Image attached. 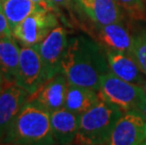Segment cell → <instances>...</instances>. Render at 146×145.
<instances>
[{
  "instance_id": "cell-1",
  "label": "cell",
  "mask_w": 146,
  "mask_h": 145,
  "mask_svg": "<svg viewBox=\"0 0 146 145\" xmlns=\"http://www.w3.org/2000/svg\"><path fill=\"white\" fill-rule=\"evenodd\" d=\"M110 71L105 48L84 35L70 37L61 60L60 73L67 81L97 91L102 77Z\"/></svg>"
},
{
  "instance_id": "cell-2",
  "label": "cell",
  "mask_w": 146,
  "mask_h": 145,
  "mask_svg": "<svg viewBox=\"0 0 146 145\" xmlns=\"http://www.w3.org/2000/svg\"><path fill=\"white\" fill-rule=\"evenodd\" d=\"M11 144H54L50 112L38 102L29 99L12 121L1 141Z\"/></svg>"
},
{
  "instance_id": "cell-3",
  "label": "cell",
  "mask_w": 146,
  "mask_h": 145,
  "mask_svg": "<svg viewBox=\"0 0 146 145\" xmlns=\"http://www.w3.org/2000/svg\"><path fill=\"white\" fill-rule=\"evenodd\" d=\"M123 111L114 105L100 100L79 115L78 130L74 143L86 145L107 144L110 136Z\"/></svg>"
},
{
  "instance_id": "cell-4",
  "label": "cell",
  "mask_w": 146,
  "mask_h": 145,
  "mask_svg": "<svg viewBox=\"0 0 146 145\" xmlns=\"http://www.w3.org/2000/svg\"><path fill=\"white\" fill-rule=\"evenodd\" d=\"M98 94L101 100L114 105L123 112L138 111L146 98L141 85L125 81L111 72L102 77Z\"/></svg>"
},
{
  "instance_id": "cell-5",
  "label": "cell",
  "mask_w": 146,
  "mask_h": 145,
  "mask_svg": "<svg viewBox=\"0 0 146 145\" xmlns=\"http://www.w3.org/2000/svg\"><path fill=\"white\" fill-rule=\"evenodd\" d=\"M58 26L55 11L41 9L18 24L12 29V36L22 46H34L42 42Z\"/></svg>"
},
{
  "instance_id": "cell-6",
  "label": "cell",
  "mask_w": 146,
  "mask_h": 145,
  "mask_svg": "<svg viewBox=\"0 0 146 145\" xmlns=\"http://www.w3.org/2000/svg\"><path fill=\"white\" fill-rule=\"evenodd\" d=\"M47 80L44 66L37 48L35 46H22L15 83L32 94Z\"/></svg>"
},
{
  "instance_id": "cell-7",
  "label": "cell",
  "mask_w": 146,
  "mask_h": 145,
  "mask_svg": "<svg viewBox=\"0 0 146 145\" xmlns=\"http://www.w3.org/2000/svg\"><path fill=\"white\" fill-rule=\"evenodd\" d=\"M108 145H146V120L139 111L123 113L108 140Z\"/></svg>"
},
{
  "instance_id": "cell-8",
  "label": "cell",
  "mask_w": 146,
  "mask_h": 145,
  "mask_svg": "<svg viewBox=\"0 0 146 145\" xmlns=\"http://www.w3.org/2000/svg\"><path fill=\"white\" fill-rule=\"evenodd\" d=\"M68 35L63 26H58L40 44L34 45L38 50L48 80L60 73L61 60L68 44Z\"/></svg>"
},
{
  "instance_id": "cell-9",
  "label": "cell",
  "mask_w": 146,
  "mask_h": 145,
  "mask_svg": "<svg viewBox=\"0 0 146 145\" xmlns=\"http://www.w3.org/2000/svg\"><path fill=\"white\" fill-rule=\"evenodd\" d=\"M29 93L14 82H6L0 89V142L21 107L29 99Z\"/></svg>"
},
{
  "instance_id": "cell-10",
  "label": "cell",
  "mask_w": 146,
  "mask_h": 145,
  "mask_svg": "<svg viewBox=\"0 0 146 145\" xmlns=\"http://www.w3.org/2000/svg\"><path fill=\"white\" fill-rule=\"evenodd\" d=\"M67 78L61 73H58L47 80L38 91L29 95V99L38 102L49 112L64 107L67 91Z\"/></svg>"
},
{
  "instance_id": "cell-11",
  "label": "cell",
  "mask_w": 146,
  "mask_h": 145,
  "mask_svg": "<svg viewBox=\"0 0 146 145\" xmlns=\"http://www.w3.org/2000/svg\"><path fill=\"white\" fill-rule=\"evenodd\" d=\"M95 31L98 42L104 48L132 56L133 36L122 22L108 24H95Z\"/></svg>"
},
{
  "instance_id": "cell-12",
  "label": "cell",
  "mask_w": 146,
  "mask_h": 145,
  "mask_svg": "<svg viewBox=\"0 0 146 145\" xmlns=\"http://www.w3.org/2000/svg\"><path fill=\"white\" fill-rule=\"evenodd\" d=\"M105 52L110 71L113 75L138 85H142L146 81V75L132 56L107 48Z\"/></svg>"
},
{
  "instance_id": "cell-13",
  "label": "cell",
  "mask_w": 146,
  "mask_h": 145,
  "mask_svg": "<svg viewBox=\"0 0 146 145\" xmlns=\"http://www.w3.org/2000/svg\"><path fill=\"white\" fill-rule=\"evenodd\" d=\"M77 5L96 24L123 22V10L116 0H80Z\"/></svg>"
},
{
  "instance_id": "cell-14",
  "label": "cell",
  "mask_w": 146,
  "mask_h": 145,
  "mask_svg": "<svg viewBox=\"0 0 146 145\" xmlns=\"http://www.w3.org/2000/svg\"><path fill=\"white\" fill-rule=\"evenodd\" d=\"M79 116L65 107L50 113L51 132L55 142L71 144L74 142L78 130Z\"/></svg>"
},
{
  "instance_id": "cell-15",
  "label": "cell",
  "mask_w": 146,
  "mask_h": 145,
  "mask_svg": "<svg viewBox=\"0 0 146 145\" xmlns=\"http://www.w3.org/2000/svg\"><path fill=\"white\" fill-rule=\"evenodd\" d=\"M101 100L97 91L68 82L64 107L76 115H81Z\"/></svg>"
},
{
  "instance_id": "cell-16",
  "label": "cell",
  "mask_w": 146,
  "mask_h": 145,
  "mask_svg": "<svg viewBox=\"0 0 146 145\" xmlns=\"http://www.w3.org/2000/svg\"><path fill=\"white\" fill-rule=\"evenodd\" d=\"M21 48L13 36L0 39V73L6 81L14 82L20 61Z\"/></svg>"
},
{
  "instance_id": "cell-17",
  "label": "cell",
  "mask_w": 146,
  "mask_h": 145,
  "mask_svg": "<svg viewBox=\"0 0 146 145\" xmlns=\"http://www.w3.org/2000/svg\"><path fill=\"white\" fill-rule=\"evenodd\" d=\"M0 2L11 31L29 15L42 9L31 0H0Z\"/></svg>"
},
{
  "instance_id": "cell-18",
  "label": "cell",
  "mask_w": 146,
  "mask_h": 145,
  "mask_svg": "<svg viewBox=\"0 0 146 145\" xmlns=\"http://www.w3.org/2000/svg\"><path fill=\"white\" fill-rule=\"evenodd\" d=\"M132 57L146 75V31L144 30L133 36Z\"/></svg>"
},
{
  "instance_id": "cell-19",
  "label": "cell",
  "mask_w": 146,
  "mask_h": 145,
  "mask_svg": "<svg viewBox=\"0 0 146 145\" xmlns=\"http://www.w3.org/2000/svg\"><path fill=\"white\" fill-rule=\"evenodd\" d=\"M123 12L132 19L146 20V5L144 0H116Z\"/></svg>"
},
{
  "instance_id": "cell-20",
  "label": "cell",
  "mask_w": 146,
  "mask_h": 145,
  "mask_svg": "<svg viewBox=\"0 0 146 145\" xmlns=\"http://www.w3.org/2000/svg\"><path fill=\"white\" fill-rule=\"evenodd\" d=\"M11 35H12V31L10 27V24L8 23L7 18H6L4 14V11H3L1 2H0V39Z\"/></svg>"
},
{
  "instance_id": "cell-21",
  "label": "cell",
  "mask_w": 146,
  "mask_h": 145,
  "mask_svg": "<svg viewBox=\"0 0 146 145\" xmlns=\"http://www.w3.org/2000/svg\"><path fill=\"white\" fill-rule=\"evenodd\" d=\"M31 1H33L35 4H37L40 8L43 9V10L51 11H56V10H57V8L54 6L51 0H31Z\"/></svg>"
},
{
  "instance_id": "cell-22",
  "label": "cell",
  "mask_w": 146,
  "mask_h": 145,
  "mask_svg": "<svg viewBox=\"0 0 146 145\" xmlns=\"http://www.w3.org/2000/svg\"><path fill=\"white\" fill-rule=\"evenodd\" d=\"M51 1L56 8L60 7L66 9H70L72 7V3L74 2V0H51Z\"/></svg>"
},
{
  "instance_id": "cell-23",
  "label": "cell",
  "mask_w": 146,
  "mask_h": 145,
  "mask_svg": "<svg viewBox=\"0 0 146 145\" xmlns=\"http://www.w3.org/2000/svg\"><path fill=\"white\" fill-rule=\"evenodd\" d=\"M138 111L141 114L142 116H143V118L146 120V98L143 100V102L141 103V107H139V109Z\"/></svg>"
},
{
  "instance_id": "cell-24",
  "label": "cell",
  "mask_w": 146,
  "mask_h": 145,
  "mask_svg": "<svg viewBox=\"0 0 146 145\" xmlns=\"http://www.w3.org/2000/svg\"><path fill=\"white\" fill-rule=\"evenodd\" d=\"M6 82H7V81L5 80L4 76H3V75H2V73H0V89H2V87L4 86V84H5Z\"/></svg>"
},
{
  "instance_id": "cell-25",
  "label": "cell",
  "mask_w": 146,
  "mask_h": 145,
  "mask_svg": "<svg viewBox=\"0 0 146 145\" xmlns=\"http://www.w3.org/2000/svg\"><path fill=\"white\" fill-rule=\"evenodd\" d=\"M141 87H142V89H143V92H144V95H145V97H146V81L141 85Z\"/></svg>"
},
{
  "instance_id": "cell-26",
  "label": "cell",
  "mask_w": 146,
  "mask_h": 145,
  "mask_svg": "<svg viewBox=\"0 0 146 145\" xmlns=\"http://www.w3.org/2000/svg\"><path fill=\"white\" fill-rule=\"evenodd\" d=\"M74 2H76V4H78V3H79V1H80V0H74Z\"/></svg>"
}]
</instances>
